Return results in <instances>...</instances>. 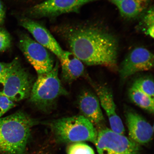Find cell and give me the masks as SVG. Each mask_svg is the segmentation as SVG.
Instances as JSON below:
<instances>
[{
    "label": "cell",
    "mask_w": 154,
    "mask_h": 154,
    "mask_svg": "<svg viewBox=\"0 0 154 154\" xmlns=\"http://www.w3.org/2000/svg\"><path fill=\"white\" fill-rule=\"evenodd\" d=\"M62 31L72 52L82 63L110 68L116 66L118 43L111 34L94 27L64 28Z\"/></svg>",
    "instance_id": "1"
},
{
    "label": "cell",
    "mask_w": 154,
    "mask_h": 154,
    "mask_svg": "<svg viewBox=\"0 0 154 154\" xmlns=\"http://www.w3.org/2000/svg\"><path fill=\"white\" fill-rule=\"evenodd\" d=\"M36 121L23 111L0 118V153L25 154Z\"/></svg>",
    "instance_id": "2"
},
{
    "label": "cell",
    "mask_w": 154,
    "mask_h": 154,
    "mask_svg": "<svg viewBox=\"0 0 154 154\" xmlns=\"http://www.w3.org/2000/svg\"><path fill=\"white\" fill-rule=\"evenodd\" d=\"M51 126L57 140L63 143L89 141L95 143L97 131L94 125L82 115L58 119Z\"/></svg>",
    "instance_id": "3"
},
{
    "label": "cell",
    "mask_w": 154,
    "mask_h": 154,
    "mask_svg": "<svg viewBox=\"0 0 154 154\" xmlns=\"http://www.w3.org/2000/svg\"><path fill=\"white\" fill-rule=\"evenodd\" d=\"M58 72L57 63L51 72L38 74L37 80L32 85L30 101L40 109L45 110L58 97L67 94L59 79Z\"/></svg>",
    "instance_id": "4"
},
{
    "label": "cell",
    "mask_w": 154,
    "mask_h": 154,
    "mask_svg": "<svg viewBox=\"0 0 154 154\" xmlns=\"http://www.w3.org/2000/svg\"><path fill=\"white\" fill-rule=\"evenodd\" d=\"M11 63L4 82L1 95L15 102L30 96L33 85L29 74L21 65L18 58L14 59Z\"/></svg>",
    "instance_id": "5"
},
{
    "label": "cell",
    "mask_w": 154,
    "mask_h": 154,
    "mask_svg": "<svg viewBox=\"0 0 154 154\" xmlns=\"http://www.w3.org/2000/svg\"><path fill=\"white\" fill-rule=\"evenodd\" d=\"M99 154H140V145L110 129L97 132L95 143Z\"/></svg>",
    "instance_id": "6"
},
{
    "label": "cell",
    "mask_w": 154,
    "mask_h": 154,
    "mask_svg": "<svg viewBox=\"0 0 154 154\" xmlns=\"http://www.w3.org/2000/svg\"><path fill=\"white\" fill-rule=\"evenodd\" d=\"M19 46L25 57L38 74L49 72L52 70L54 62L51 54L46 48L28 35H21Z\"/></svg>",
    "instance_id": "7"
},
{
    "label": "cell",
    "mask_w": 154,
    "mask_h": 154,
    "mask_svg": "<svg viewBox=\"0 0 154 154\" xmlns=\"http://www.w3.org/2000/svg\"><path fill=\"white\" fill-rule=\"evenodd\" d=\"M95 1L97 0H47L30 8L26 13L32 18H52L77 12L83 5Z\"/></svg>",
    "instance_id": "8"
},
{
    "label": "cell",
    "mask_w": 154,
    "mask_h": 154,
    "mask_svg": "<svg viewBox=\"0 0 154 154\" xmlns=\"http://www.w3.org/2000/svg\"><path fill=\"white\" fill-rule=\"evenodd\" d=\"M154 66V55L143 47L135 48L121 63L119 74L122 80L138 72L151 70Z\"/></svg>",
    "instance_id": "9"
},
{
    "label": "cell",
    "mask_w": 154,
    "mask_h": 154,
    "mask_svg": "<svg viewBox=\"0 0 154 154\" xmlns=\"http://www.w3.org/2000/svg\"><path fill=\"white\" fill-rule=\"evenodd\" d=\"M129 138L138 144L149 143L152 138L153 128L143 117L132 110L125 113Z\"/></svg>",
    "instance_id": "10"
},
{
    "label": "cell",
    "mask_w": 154,
    "mask_h": 154,
    "mask_svg": "<svg viewBox=\"0 0 154 154\" xmlns=\"http://www.w3.org/2000/svg\"><path fill=\"white\" fill-rule=\"evenodd\" d=\"M20 23L21 26L32 35L37 43L49 49L59 59L62 57L65 51L45 27L27 18L21 19Z\"/></svg>",
    "instance_id": "11"
},
{
    "label": "cell",
    "mask_w": 154,
    "mask_h": 154,
    "mask_svg": "<svg viewBox=\"0 0 154 154\" xmlns=\"http://www.w3.org/2000/svg\"><path fill=\"white\" fill-rule=\"evenodd\" d=\"M100 105L108 117L111 130L116 133L124 135L125 129L122 120L117 114L115 105L111 90L103 85L94 86Z\"/></svg>",
    "instance_id": "12"
},
{
    "label": "cell",
    "mask_w": 154,
    "mask_h": 154,
    "mask_svg": "<svg viewBox=\"0 0 154 154\" xmlns=\"http://www.w3.org/2000/svg\"><path fill=\"white\" fill-rule=\"evenodd\" d=\"M78 105L82 116L93 125L104 120L99 100L92 92L88 90L83 92L79 97Z\"/></svg>",
    "instance_id": "13"
},
{
    "label": "cell",
    "mask_w": 154,
    "mask_h": 154,
    "mask_svg": "<svg viewBox=\"0 0 154 154\" xmlns=\"http://www.w3.org/2000/svg\"><path fill=\"white\" fill-rule=\"evenodd\" d=\"M62 78L70 83L82 76L84 73L83 63L72 52L65 51L60 59Z\"/></svg>",
    "instance_id": "14"
},
{
    "label": "cell",
    "mask_w": 154,
    "mask_h": 154,
    "mask_svg": "<svg viewBox=\"0 0 154 154\" xmlns=\"http://www.w3.org/2000/svg\"><path fill=\"white\" fill-rule=\"evenodd\" d=\"M149 2L150 0H123L117 7L123 17L132 19L137 17L145 11Z\"/></svg>",
    "instance_id": "15"
},
{
    "label": "cell",
    "mask_w": 154,
    "mask_h": 154,
    "mask_svg": "<svg viewBox=\"0 0 154 154\" xmlns=\"http://www.w3.org/2000/svg\"><path fill=\"white\" fill-rule=\"evenodd\" d=\"M129 96L133 102L141 108L150 113L154 112V98L132 87L129 91Z\"/></svg>",
    "instance_id": "16"
},
{
    "label": "cell",
    "mask_w": 154,
    "mask_h": 154,
    "mask_svg": "<svg viewBox=\"0 0 154 154\" xmlns=\"http://www.w3.org/2000/svg\"><path fill=\"white\" fill-rule=\"evenodd\" d=\"M154 86L153 79L149 77H142L135 81L132 87L154 98Z\"/></svg>",
    "instance_id": "17"
},
{
    "label": "cell",
    "mask_w": 154,
    "mask_h": 154,
    "mask_svg": "<svg viewBox=\"0 0 154 154\" xmlns=\"http://www.w3.org/2000/svg\"><path fill=\"white\" fill-rule=\"evenodd\" d=\"M154 8H150L146 13L142 21L143 32L152 38L154 37Z\"/></svg>",
    "instance_id": "18"
},
{
    "label": "cell",
    "mask_w": 154,
    "mask_h": 154,
    "mask_svg": "<svg viewBox=\"0 0 154 154\" xmlns=\"http://www.w3.org/2000/svg\"><path fill=\"white\" fill-rule=\"evenodd\" d=\"M67 154H95L94 150L88 144L82 142L71 144L67 149Z\"/></svg>",
    "instance_id": "19"
},
{
    "label": "cell",
    "mask_w": 154,
    "mask_h": 154,
    "mask_svg": "<svg viewBox=\"0 0 154 154\" xmlns=\"http://www.w3.org/2000/svg\"><path fill=\"white\" fill-rule=\"evenodd\" d=\"M11 38L5 29L0 27V52L5 51L11 47Z\"/></svg>",
    "instance_id": "20"
},
{
    "label": "cell",
    "mask_w": 154,
    "mask_h": 154,
    "mask_svg": "<svg viewBox=\"0 0 154 154\" xmlns=\"http://www.w3.org/2000/svg\"><path fill=\"white\" fill-rule=\"evenodd\" d=\"M15 106L14 102L9 98L5 96L0 95V118Z\"/></svg>",
    "instance_id": "21"
},
{
    "label": "cell",
    "mask_w": 154,
    "mask_h": 154,
    "mask_svg": "<svg viewBox=\"0 0 154 154\" xmlns=\"http://www.w3.org/2000/svg\"><path fill=\"white\" fill-rule=\"evenodd\" d=\"M12 63H5L0 62V78L5 80L6 76L11 66Z\"/></svg>",
    "instance_id": "22"
},
{
    "label": "cell",
    "mask_w": 154,
    "mask_h": 154,
    "mask_svg": "<svg viewBox=\"0 0 154 154\" xmlns=\"http://www.w3.org/2000/svg\"><path fill=\"white\" fill-rule=\"evenodd\" d=\"M5 17V10L2 2L0 0V26L4 23Z\"/></svg>",
    "instance_id": "23"
},
{
    "label": "cell",
    "mask_w": 154,
    "mask_h": 154,
    "mask_svg": "<svg viewBox=\"0 0 154 154\" xmlns=\"http://www.w3.org/2000/svg\"><path fill=\"white\" fill-rule=\"evenodd\" d=\"M4 82V80L0 78V95H2V92L3 91Z\"/></svg>",
    "instance_id": "24"
},
{
    "label": "cell",
    "mask_w": 154,
    "mask_h": 154,
    "mask_svg": "<svg viewBox=\"0 0 154 154\" xmlns=\"http://www.w3.org/2000/svg\"><path fill=\"white\" fill-rule=\"evenodd\" d=\"M110 1L112 2L114 4V5L117 6L119 3H120L123 0H110Z\"/></svg>",
    "instance_id": "25"
}]
</instances>
